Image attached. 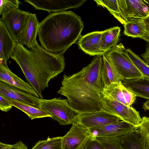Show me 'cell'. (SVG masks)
<instances>
[{"label": "cell", "mask_w": 149, "mask_h": 149, "mask_svg": "<svg viewBox=\"0 0 149 149\" xmlns=\"http://www.w3.org/2000/svg\"><path fill=\"white\" fill-rule=\"evenodd\" d=\"M85 149H106L97 138L92 135L87 142Z\"/></svg>", "instance_id": "32"}, {"label": "cell", "mask_w": 149, "mask_h": 149, "mask_svg": "<svg viewBox=\"0 0 149 149\" xmlns=\"http://www.w3.org/2000/svg\"><path fill=\"white\" fill-rule=\"evenodd\" d=\"M37 100L40 108L61 125L72 124L80 115L69 106L67 99L55 97L47 100L38 98Z\"/></svg>", "instance_id": "4"}, {"label": "cell", "mask_w": 149, "mask_h": 149, "mask_svg": "<svg viewBox=\"0 0 149 149\" xmlns=\"http://www.w3.org/2000/svg\"><path fill=\"white\" fill-rule=\"evenodd\" d=\"M123 25L124 33L128 36L140 38L146 34V27L143 20L128 22Z\"/></svg>", "instance_id": "23"}, {"label": "cell", "mask_w": 149, "mask_h": 149, "mask_svg": "<svg viewBox=\"0 0 149 149\" xmlns=\"http://www.w3.org/2000/svg\"><path fill=\"white\" fill-rule=\"evenodd\" d=\"M16 43L4 24L0 21V65L8 66L7 61L11 58Z\"/></svg>", "instance_id": "16"}, {"label": "cell", "mask_w": 149, "mask_h": 149, "mask_svg": "<svg viewBox=\"0 0 149 149\" xmlns=\"http://www.w3.org/2000/svg\"><path fill=\"white\" fill-rule=\"evenodd\" d=\"M125 50L120 43L105 53L123 79L144 77L128 57Z\"/></svg>", "instance_id": "5"}, {"label": "cell", "mask_w": 149, "mask_h": 149, "mask_svg": "<svg viewBox=\"0 0 149 149\" xmlns=\"http://www.w3.org/2000/svg\"><path fill=\"white\" fill-rule=\"evenodd\" d=\"M20 1L18 0H0V15H3L10 10L18 8Z\"/></svg>", "instance_id": "30"}, {"label": "cell", "mask_w": 149, "mask_h": 149, "mask_svg": "<svg viewBox=\"0 0 149 149\" xmlns=\"http://www.w3.org/2000/svg\"><path fill=\"white\" fill-rule=\"evenodd\" d=\"M127 56L144 77L149 79V65L131 49L125 50Z\"/></svg>", "instance_id": "26"}, {"label": "cell", "mask_w": 149, "mask_h": 149, "mask_svg": "<svg viewBox=\"0 0 149 149\" xmlns=\"http://www.w3.org/2000/svg\"><path fill=\"white\" fill-rule=\"evenodd\" d=\"M102 55L94 56L86 66L72 75L64 74L57 93L67 98L69 106L80 114L104 110L101 77Z\"/></svg>", "instance_id": "1"}, {"label": "cell", "mask_w": 149, "mask_h": 149, "mask_svg": "<svg viewBox=\"0 0 149 149\" xmlns=\"http://www.w3.org/2000/svg\"><path fill=\"white\" fill-rule=\"evenodd\" d=\"M97 4L106 8L122 24L126 23L122 16L121 7L119 0H94Z\"/></svg>", "instance_id": "22"}, {"label": "cell", "mask_w": 149, "mask_h": 149, "mask_svg": "<svg viewBox=\"0 0 149 149\" xmlns=\"http://www.w3.org/2000/svg\"><path fill=\"white\" fill-rule=\"evenodd\" d=\"M140 38L144 40L149 43V34H145L142 36Z\"/></svg>", "instance_id": "39"}, {"label": "cell", "mask_w": 149, "mask_h": 149, "mask_svg": "<svg viewBox=\"0 0 149 149\" xmlns=\"http://www.w3.org/2000/svg\"><path fill=\"white\" fill-rule=\"evenodd\" d=\"M30 13L19 8L13 9L0 18V21L4 24L15 42H18Z\"/></svg>", "instance_id": "7"}, {"label": "cell", "mask_w": 149, "mask_h": 149, "mask_svg": "<svg viewBox=\"0 0 149 149\" xmlns=\"http://www.w3.org/2000/svg\"><path fill=\"white\" fill-rule=\"evenodd\" d=\"M138 128L140 139L144 145L149 149V117H143Z\"/></svg>", "instance_id": "28"}, {"label": "cell", "mask_w": 149, "mask_h": 149, "mask_svg": "<svg viewBox=\"0 0 149 149\" xmlns=\"http://www.w3.org/2000/svg\"><path fill=\"white\" fill-rule=\"evenodd\" d=\"M0 93L10 99L40 108L37 102L38 97L3 81H0Z\"/></svg>", "instance_id": "13"}, {"label": "cell", "mask_w": 149, "mask_h": 149, "mask_svg": "<svg viewBox=\"0 0 149 149\" xmlns=\"http://www.w3.org/2000/svg\"><path fill=\"white\" fill-rule=\"evenodd\" d=\"M11 104L26 114L31 120L51 116L42 109L37 108L22 102L12 99L8 97Z\"/></svg>", "instance_id": "21"}, {"label": "cell", "mask_w": 149, "mask_h": 149, "mask_svg": "<svg viewBox=\"0 0 149 149\" xmlns=\"http://www.w3.org/2000/svg\"><path fill=\"white\" fill-rule=\"evenodd\" d=\"M121 83L136 97L149 100V79L143 77L132 80L122 79Z\"/></svg>", "instance_id": "19"}, {"label": "cell", "mask_w": 149, "mask_h": 149, "mask_svg": "<svg viewBox=\"0 0 149 149\" xmlns=\"http://www.w3.org/2000/svg\"><path fill=\"white\" fill-rule=\"evenodd\" d=\"M102 101L104 110L118 117L121 120L138 128L142 118L139 112L135 109L104 96Z\"/></svg>", "instance_id": "6"}, {"label": "cell", "mask_w": 149, "mask_h": 149, "mask_svg": "<svg viewBox=\"0 0 149 149\" xmlns=\"http://www.w3.org/2000/svg\"><path fill=\"white\" fill-rule=\"evenodd\" d=\"M62 137H48L46 140H39L31 149H62Z\"/></svg>", "instance_id": "27"}, {"label": "cell", "mask_w": 149, "mask_h": 149, "mask_svg": "<svg viewBox=\"0 0 149 149\" xmlns=\"http://www.w3.org/2000/svg\"><path fill=\"white\" fill-rule=\"evenodd\" d=\"M118 138L125 149H148L142 143L136 132H133Z\"/></svg>", "instance_id": "24"}, {"label": "cell", "mask_w": 149, "mask_h": 149, "mask_svg": "<svg viewBox=\"0 0 149 149\" xmlns=\"http://www.w3.org/2000/svg\"><path fill=\"white\" fill-rule=\"evenodd\" d=\"M14 145V146L12 149H28L27 146L22 141H19Z\"/></svg>", "instance_id": "35"}, {"label": "cell", "mask_w": 149, "mask_h": 149, "mask_svg": "<svg viewBox=\"0 0 149 149\" xmlns=\"http://www.w3.org/2000/svg\"><path fill=\"white\" fill-rule=\"evenodd\" d=\"M84 28L81 17L71 11L50 13L40 23L41 46L52 53L64 54L79 39Z\"/></svg>", "instance_id": "3"}, {"label": "cell", "mask_w": 149, "mask_h": 149, "mask_svg": "<svg viewBox=\"0 0 149 149\" xmlns=\"http://www.w3.org/2000/svg\"><path fill=\"white\" fill-rule=\"evenodd\" d=\"M14 144H8L0 142V149H12Z\"/></svg>", "instance_id": "37"}, {"label": "cell", "mask_w": 149, "mask_h": 149, "mask_svg": "<svg viewBox=\"0 0 149 149\" xmlns=\"http://www.w3.org/2000/svg\"><path fill=\"white\" fill-rule=\"evenodd\" d=\"M137 128L125 121L121 120L105 126L89 129L92 135L97 138H116L136 132Z\"/></svg>", "instance_id": "12"}, {"label": "cell", "mask_w": 149, "mask_h": 149, "mask_svg": "<svg viewBox=\"0 0 149 149\" xmlns=\"http://www.w3.org/2000/svg\"><path fill=\"white\" fill-rule=\"evenodd\" d=\"M12 107L8 97L0 93V110L7 112L10 110Z\"/></svg>", "instance_id": "33"}, {"label": "cell", "mask_w": 149, "mask_h": 149, "mask_svg": "<svg viewBox=\"0 0 149 149\" xmlns=\"http://www.w3.org/2000/svg\"><path fill=\"white\" fill-rule=\"evenodd\" d=\"M143 21L146 27V32L145 34H149V14Z\"/></svg>", "instance_id": "36"}, {"label": "cell", "mask_w": 149, "mask_h": 149, "mask_svg": "<svg viewBox=\"0 0 149 149\" xmlns=\"http://www.w3.org/2000/svg\"><path fill=\"white\" fill-rule=\"evenodd\" d=\"M121 82L112 83L103 88L104 96L127 105L124 98Z\"/></svg>", "instance_id": "25"}, {"label": "cell", "mask_w": 149, "mask_h": 149, "mask_svg": "<svg viewBox=\"0 0 149 149\" xmlns=\"http://www.w3.org/2000/svg\"><path fill=\"white\" fill-rule=\"evenodd\" d=\"M122 89L124 98L127 105L131 106L135 102L136 96L133 93L126 88L122 84Z\"/></svg>", "instance_id": "31"}, {"label": "cell", "mask_w": 149, "mask_h": 149, "mask_svg": "<svg viewBox=\"0 0 149 149\" xmlns=\"http://www.w3.org/2000/svg\"><path fill=\"white\" fill-rule=\"evenodd\" d=\"M40 23L35 13H30L25 26L19 39L18 42L30 49L38 43L36 37Z\"/></svg>", "instance_id": "14"}, {"label": "cell", "mask_w": 149, "mask_h": 149, "mask_svg": "<svg viewBox=\"0 0 149 149\" xmlns=\"http://www.w3.org/2000/svg\"><path fill=\"white\" fill-rule=\"evenodd\" d=\"M102 31L92 32L81 36L77 43L79 48L91 56L102 55L104 53L100 48Z\"/></svg>", "instance_id": "15"}, {"label": "cell", "mask_w": 149, "mask_h": 149, "mask_svg": "<svg viewBox=\"0 0 149 149\" xmlns=\"http://www.w3.org/2000/svg\"><path fill=\"white\" fill-rule=\"evenodd\" d=\"M120 31V27L117 26L102 31L100 48L103 52L108 51L117 45Z\"/></svg>", "instance_id": "20"}, {"label": "cell", "mask_w": 149, "mask_h": 149, "mask_svg": "<svg viewBox=\"0 0 149 149\" xmlns=\"http://www.w3.org/2000/svg\"><path fill=\"white\" fill-rule=\"evenodd\" d=\"M126 22L143 20L149 14V0H120Z\"/></svg>", "instance_id": "9"}, {"label": "cell", "mask_w": 149, "mask_h": 149, "mask_svg": "<svg viewBox=\"0 0 149 149\" xmlns=\"http://www.w3.org/2000/svg\"><path fill=\"white\" fill-rule=\"evenodd\" d=\"M86 0H25L36 10H45L50 13L65 11L69 9L78 8Z\"/></svg>", "instance_id": "11"}, {"label": "cell", "mask_w": 149, "mask_h": 149, "mask_svg": "<svg viewBox=\"0 0 149 149\" xmlns=\"http://www.w3.org/2000/svg\"><path fill=\"white\" fill-rule=\"evenodd\" d=\"M11 58L19 66L27 83L40 98H43L42 92L50 81L61 73L65 65L63 54L49 52L38 43L29 50L16 42Z\"/></svg>", "instance_id": "2"}, {"label": "cell", "mask_w": 149, "mask_h": 149, "mask_svg": "<svg viewBox=\"0 0 149 149\" xmlns=\"http://www.w3.org/2000/svg\"><path fill=\"white\" fill-rule=\"evenodd\" d=\"M121 120L118 117L102 110L99 111L80 115L76 122L90 129L102 127Z\"/></svg>", "instance_id": "10"}, {"label": "cell", "mask_w": 149, "mask_h": 149, "mask_svg": "<svg viewBox=\"0 0 149 149\" xmlns=\"http://www.w3.org/2000/svg\"><path fill=\"white\" fill-rule=\"evenodd\" d=\"M101 77L103 88L113 83H120L123 79L104 53L102 55Z\"/></svg>", "instance_id": "18"}, {"label": "cell", "mask_w": 149, "mask_h": 149, "mask_svg": "<svg viewBox=\"0 0 149 149\" xmlns=\"http://www.w3.org/2000/svg\"><path fill=\"white\" fill-rule=\"evenodd\" d=\"M0 81L29 92L39 98L33 87L13 72L8 66H4L0 65Z\"/></svg>", "instance_id": "17"}, {"label": "cell", "mask_w": 149, "mask_h": 149, "mask_svg": "<svg viewBox=\"0 0 149 149\" xmlns=\"http://www.w3.org/2000/svg\"><path fill=\"white\" fill-rule=\"evenodd\" d=\"M143 60L149 65V43L147 44L146 47V51L143 54H141Z\"/></svg>", "instance_id": "34"}, {"label": "cell", "mask_w": 149, "mask_h": 149, "mask_svg": "<svg viewBox=\"0 0 149 149\" xmlns=\"http://www.w3.org/2000/svg\"><path fill=\"white\" fill-rule=\"evenodd\" d=\"M106 149H125L118 138H97Z\"/></svg>", "instance_id": "29"}, {"label": "cell", "mask_w": 149, "mask_h": 149, "mask_svg": "<svg viewBox=\"0 0 149 149\" xmlns=\"http://www.w3.org/2000/svg\"><path fill=\"white\" fill-rule=\"evenodd\" d=\"M143 108L145 111H149V100L144 103L143 105Z\"/></svg>", "instance_id": "38"}, {"label": "cell", "mask_w": 149, "mask_h": 149, "mask_svg": "<svg viewBox=\"0 0 149 149\" xmlns=\"http://www.w3.org/2000/svg\"><path fill=\"white\" fill-rule=\"evenodd\" d=\"M91 136L89 129L75 122L62 137V149H85Z\"/></svg>", "instance_id": "8"}]
</instances>
